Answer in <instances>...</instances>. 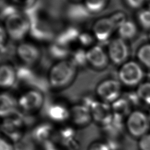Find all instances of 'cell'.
I'll use <instances>...</instances> for the list:
<instances>
[{"label": "cell", "mask_w": 150, "mask_h": 150, "mask_svg": "<svg viewBox=\"0 0 150 150\" xmlns=\"http://www.w3.org/2000/svg\"><path fill=\"white\" fill-rule=\"evenodd\" d=\"M79 70L69 59L54 62L47 72L48 84L54 90L66 88L75 81Z\"/></svg>", "instance_id": "1"}, {"label": "cell", "mask_w": 150, "mask_h": 150, "mask_svg": "<svg viewBox=\"0 0 150 150\" xmlns=\"http://www.w3.org/2000/svg\"><path fill=\"white\" fill-rule=\"evenodd\" d=\"M3 23L9 40L16 44L26 40L29 35L31 22L21 10L4 19Z\"/></svg>", "instance_id": "2"}, {"label": "cell", "mask_w": 150, "mask_h": 150, "mask_svg": "<svg viewBox=\"0 0 150 150\" xmlns=\"http://www.w3.org/2000/svg\"><path fill=\"white\" fill-rule=\"evenodd\" d=\"M15 55L21 64L33 68L41 61L42 51L38 43L25 40L16 44Z\"/></svg>", "instance_id": "3"}, {"label": "cell", "mask_w": 150, "mask_h": 150, "mask_svg": "<svg viewBox=\"0 0 150 150\" xmlns=\"http://www.w3.org/2000/svg\"><path fill=\"white\" fill-rule=\"evenodd\" d=\"M18 107L25 112L30 113L40 110L45 103V96L38 88H30L23 92L17 100Z\"/></svg>", "instance_id": "4"}, {"label": "cell", "mask_w": 150, "mask_h": 150, "mask_svg": "<svg viewBox=\"0 0 150 150\" xmlns=\"http://www.w3.org/2000/svg\"><path fill=\"white\" fill-rule=\"evenodd\" d=\"M150 121L148 116L140 111L130 113L127 121V127L131 135L141 137L147 134L149 128Z\"/></svg>", "instance_id": "5"}, {"label": "cell", "mask_w": 150, "mask_h": 150, "mask_svg": "<svg viewBox=\"0 0 150 150\" xmlns=\"http://www.w3.org/2000/svg\"><path fill=\"white\" fill-rule=\"evenodd\" d=\"M118 76L121 81L128 86H135L139 84L144 77V71L135 62L124 63L120 69Z\"/></svg>", "instance_id": "6"}, {"label": "cell", "mask_w": 150, "mask_h": 150, "mask_svg": "<svg viewBox=\"0 0 150 150\" xmlns=\"http://www.w3.org/2000/svg\"><path fill=\"white\" fill-rule=\"evenodd\" d=\"M29 36L37 43H48L49 44L54 40L56 34L47 23L39 18L31 22Z\"/></svg>", "instance_id": "7"}, {"label": "cell", "mask_w": 150, "mask_h": 150, "mask_svg": "<svg viewBox=\"0 0 150 150\" xmlns=\"http://www.w3.org/2000/svg\"><path fill=\"white\" fill-rule=\"evenodd\" d=\"M96 91L97 96L104 102L112 103L119 98L121 93V84L115 80H105L97 85Z\"/></svg>", "instance_id": "8"}, {"label": "cell", "mask_w": 150, "mask_h": 150, "mask_svg": "<svg viewBox=\"0 0 150 150\" xmlns=\"http://www.w3.org/2000/svg\"><path fill=\"white\" fill-rule=\"evenodd\" d=\"M114 29L110 18H103L93 23L91 33L95 40L101 45L108 42Z\"/></svg>", "instance_id": "9"}, {"label": "cell", "mask_w": 150, "mask_h": 150, "mask_svg": "<svg viewBox=\"0 0 150 150\" xmlns=\"http://www.w3.org/2000/svg\"><path fill=\"white\" fill-rule=\"evenodd\" d=\"M18 83L16 67L11 63L0 64V88L9 90L15 87Z\"/></svg>", "instance_id": "10"}, {"label": "cell", "mask_w": 150, "mask_h": 150, "mask_svg": "<svg viewBox=\"0 0 150 150\" xmlns=\"http://www.w3.org/2000/svg\"><path fill=\"white\" fill-rule=\"evenodd\" d=\"M108 56L115 64H121L125 62L128 56V46L124 40L120 38L114 39L108 45Z\"/></svg>", "instance_id": "11"}, {"label": "cell", "mask_w": 150, "mask_h": 150, "mask_svg": "<svg viewBox=\"0 0 150 150\" xmlns=\"http://www.w3.org/2000/svg\"><path fill=\"white\" fill-rule=\"evenodd\" d=\"M87 66L101 69L105 67L108 63V57L100 45H93L86 50Z\"/></svg>", "instance_id": "12"}, {"label": "cell", "mask_w": 150, "mask_h": 150, "mask_svg": "<svg viewBox=\"0 0 150 150\" xmlns=\"http://www.w3.org/2000/svg\"><path fill=\"white\" fill-rule=\"evenodd\" d=\"M64 14L66 18L73 23L83 22L91 15L82 2H70L66 7Z\"/></svg>", "instance_id": "13"}, {"label": "cell", "mask_w": 150, "mask_h": 150, "mask_svg": "<svg viewBox=\"0 0 150 150\" xmlns=\"http://www.w3.org/2000/svg\"><path fill=\"white\" fill-rule=\"evenodd\" d=\"M90 110L93 120L103 126L108 124L113 116L111 107L105 102L94 100L90 107Z\"/></svg>", "instance_id": "14"}, {"label": "cell", "mask_w": 150, "mask_h": 150, "mask_svg": "<svg viewBox=\"0 0 150 150\" xmlns=\"http://www.w3.org/2000/svg\"><path fill=\"white\" fill-rule=\"evenodd\" d=\"M58 138L67 150H80V142L74 128L69 126L62 128L58 132Z\"/></svg>", "instance_id": "15"}, {"label": "cell", "mask_w": 150, "mask_h": 150, "mask_svg": "<svg viewBox=\"0 0 150 150\" xmlns=\"http://www.w3.org/2000/svg\"><path fill=\"white\" fill-rule=\"evenodd\" d=\"M53 134V127L48 122H42L38 124L33 128L30 133L33 141L42 145L46 142L52 141V138Z\"/></svg>", "instance_id": "16"}, {"label": "cell", "mask_w": 150, "mask_h": 150, "mask_svg": "<svg viewBox=\"0 0 150 150\" xmlns=\"http://www.w3.org/2000/svg\"><path fill=\"white\" fill-rule=\"evenodd\" d=\"M70 118L79 127L87 126L93 120L90 108L81 103L75 104L71 107L70 110Z\"/></svg>", "instance_id": "17"}, {"label": "cell", "mask_w": 150, "mask_h": 150, "mask_svg": "<svg viewBox=\"0 0 150 150\" xmlns=\"http://www.w3.org/2000/svg\"><path fill=\"white\" fill-rule=\"evenodd\" d=\"M80 32V30L74 25L67 26L56 34L54 41L71 49L73 45H77Z\"/></svg>", "instance_id": "18"}, {"label": "cell", "mask_w": 150, "mask_h": 150, "mask_svg": "<svg viewBox=\"0 0 150 150\" xmlns=\"http://www.w3.org/2000/svg\"><path fill=\"white\" fill-rule=\"evenodd\" d=\"M47 117L55 122H63L70 118V110L61 103H51L46 109Z\"/></svg>", "instance_id": "19"}, {"label": "cell", "mask_w": 150, "mask_h": 150, "mask_svg": "<svg viewBox=\"0 0 150 150\" xmlns=\"http://www.w3.org/2000/svg\"><path fill=\"white\" fill-rule=\"evenodd\" d=\"M18 101L11 94L0 93V117L6 118L18 110Z\"/></svg>", "instance_id": "20"}, {"label": "cell", "mask_w": 150, "mask_h": 150, "mask_svg": "<svg viewBox=\"0 0 150 150\" xmlns=\"http://www.w3.org/2000/svg\"><path fill=\"white\" fill-rule=\"evenodd\" d=\"M71 52V49L62 45L54 40L48 45L47 52L49 56L54 62L69 59Z\"/></svg>", "instance_id": "21"}, {"label": "cell", "mask_w": 150, "mask_h": 150, "mask_svg": "<svg viewBox=\"0 0 150 150\" xmlns=\"http://www.w3.org/2000/svg\"><path fill=\"white\" fill-rule=\"evenodd\" d=\"M69 59L79 69L87 66L86 50L79 47L71 49Z\"/></svg>", "instance_id": "22"}, {"label": "cell", "mask_w": 150, "mask_h": 150, "mask_svg": "<svg viewBox=\"0 0 150 150\" xmlns=\"http://www.w3.org/2000/svg\"><path fill=\"white\" fill-rule=\"evenodd\" d=\"M118 29L119 36L123 40L131 39L136 35L137 32L135 24L132 21L128 20Z\"/></svg>", "instance_id": "23"}, {"label": "cell", "mask_w": 150, "mask_h": 150, "mask_svg": "<svg viewBox=\"0 0 150 150\" xmlns=\"http://www.w3.org/2000/svg\"><path fill=\"white\" fill-rule=\"evenodd\" d=\"M111 109L114 115L122 117V116L126 115L129 112L128 101L125 98H119L112 103Z\"/></svg>", "instance_id": "24"}, {"label": "cell", "mask_w": 150, "mask_h": 150, "mask_svg": "<svg viewBox=\"0 0 150 150\" xmlns=\"http://www.w3.org/2000/svg\"><path fill=\"white\" fill-rule=\"evenodd\" d=\"M107 2L108 0H83L82 2L91 15L101 12L106 6Z\"/></svg>", "instance_id": "25"}, {"label": "cell", "mask_w": 150, "mask_h": 150, "mask_svg": "<svg viewBox=\"0 0 150 150\" xmlns=\"http://www.w3.org/2000/svg\"><path fill=\"white\" fill-rule=\"evenodd\" d=\"M95 40L91 32L80 30L77 41V47L87 50L94 45L93 43Z\"/></svg>", "instance_id": "26"}, {"label": "cell", "mask_w": 150, "mask_h": 150, "mask_svg": "<svg viewBox=\"0 0 150 150\" xmlns=\"http://www.w3.org/2000/svg\"><path fill=\"white\" fill-rule=\"evenodd\" d=\"M31 67L21 64L19 67H16L18 79L19 81L29 82L33 80V73Z\"/></svg>", "instance_id": "27"}, {"label": "cell", "mask_w": 150, "mask_h": 150, "mask_svg": "<svg viewBox=\"0 0 150 150\" xmlns=\"http://www.w3.org/2000/svg\"><path fill=\"white\" fill-rule=\"evenodd\" d=\"M35 143L30 134H25L20 141L15 144V150H35Z\"/></svg>", "instance_id": "28"}, {"label": "cell", "mask_w": 150, "mask_h": 150, "mask_svg": "<svg viewBox=\"0 0 150 150\" xmlns=\"http://www.w3.org/2000/svg\"><path fill=\"white\" fill-rule=\"evenodd\" d=\"M137 94L139 99L150 105V82L141 84L137 89Z\"/></svg>", "instance_id": "29"}, {"label": "cell", "mask_w": 150, "mask_h": 150, "mask_svg": "<svg viewBox=\"0 0 150 150\" xmlns=\"http://www.w3.org/2000/svg\"><path fill=\"white\" fill-rule=\"evenodd\" d=\"M137 57L143 64L150 68V44L142 46L137 52Z\"/></svg>", "instance_id": "30"}, {"label": "cell", "mask_w": 150, "mask_h": 150, "mask_svg": "<svg viewBox=\"0 0 150 150\" xmlns=\"http://www.w3.org/2000/svg\"><path fill=\"white\" fill-rule=\"evenodd\" d=\"M9 39L3 23L0 22V54L5 53L8 47Z\"/></svg>", "instance_id": "31"}, {"label": "cell", "mask_w": 150, "mask_h": 150, "mask_svg": "<svg viewBox=\"0 0 150 150\" xmlns=\"http://www.w3.org/2000/svg\"><path fill=\"white\" fill-rule=\"evenodd\" d=\"M140 25L145 29L150 30V9H144L139 12L138 15Z\"/></svg>", "instance_id": "32"}, {"label": "cell", "mask_w": 150, "mask_h": 150, "mask_svg": "<svg viewBox=\"0 0 150 150\" xmlns=\"http://www.w3.org/2000/svg\"><path fill=\"white\" fill-rule=\"evenodd\" d=\"M21 11L27 9L39 3V0H8Z\"/></svg>", "instance_id": "33"}, {"label": "cell", "mask_w": 150, "mask_h": 150, "mask_svg": "<svg viewBox=\"0 0 150 150\" xmlns=\"http://www.w3.org/2000/svg\"><path fill=\"white\" fill-rule=\"evenodd\" d=\"M109 18L111 20L115 29H118L127 21L125 13L122 12H117L114 13Z\"/></svg>", "instance_id": "34"}, {"label": "cell", "mask_w": 150, "mask_h": 150, "mask_svg": "<svg viewBox=\"0 0 150 150\" xmlns=\"http://www.w3.org/2000/svg\"><path fill=\"white\" fill-rule=\"evenodd\" d=\"M138 146L140 150H150V134H146L140 138Z\"/></svg>", "instance_id": "35"}, {"label": "cell", "mask_w": 150, "mask_h": 150, "mask_svg": "<svg viewBox=\"0 0 150 150\" xmlns=\"http://www.w3.org/2000/svg\"><path fill=\"white\" fill-rule=\"evenodd\" d=\"M0 150H15V146L7 139L0 137Z\"/></svg>", "instance_id": "36"}, {"label": "cell", "mask_w": 150, "mask_h": 150, "mask_svg": "<svg viewBox=\"0 0 150 150\" xmlns=\"http://www.w3.org/2000/svg\"><path fill=\"white\" fill-rule=\"evenodd\" d=\"M127 5L133 9H137L140 8L145 0H125Z\"/></svg>", "instance_id": "37"}, {"label": "cell", "mask_w": 150, "mask_h": 150, "mask_svg": "<svg viewBox=\"0 0 150 150\" xmlns=\"http://www.w3.org/2000/svg\"><path fill=\"white\" fill-rule=\"evenodd\" d=\"M88 150H109L107 145L103 143L96 142L93 143L89 147Z\"/></svg>", "instance_id": "38"}, {"label": "cell", "mask_w": 150, "mask_h": 150, "mask_svg": "<svg viewBox=\"0 0 150 150\" xmlns=\"http://www.w3.org/2000/svg\"><path fill=\"white\" fill-rule=\"evenodd\" d=\"M42 146V150H60L52 141L46 142Z\"/></svg>", "instance_id": "39"}, {"label": "cell", "mask_w": 150, "mask_h": 150, "mask_svg": "<svg viewBox=\"0 0 150 150\" xmlns=\"http://www.w3.org/2000/svg\"><path fill=\"white\" fill-rule=\"evenodd\" d=\"M8 2V0H0V12Z\"/></svg>", "instance_id": "40"}, {"label": "cell", "mask_w": 150, "mask_h": 150, "mask_svg": "<svg viewBox=\"0 0 150 150\" xmlns=\"http://www.w3.org/2000/svg\"><path fill=\"white\" fill-rule=\"evenodd\" d=\"M70 2H83V0H69Z\"/></svg>", "instance_id": "41"}, {"label": "cell", "mask_w": 150, "mask_h": 150, "mask_svg": "<svg viewBox=\"0 0 150 150\" xmlns=\"http://www.w3.org/2000/svg\"><path fill=\"white\" fill-rule=\"evenodd\" d=\"M146 1H147V3H148V4L149 9H150V0H146Z\"/></svg>", "instance_id": "42"}, {"label": "cell", "mask_w": 150, "mask_h": 150, "mask_svg": "<svg viewBox=\"0 0 150 150\" xmlns=\"http://www.w3.org/2000/svg\"><path fill=\"white\" fill-rule=\"evenodd\" d=\"M148 117H149V121H150V111H149V116H148Z\"/></svg>", "instance_id": "43"}, {"label": "cell", "mask_w": 150, "mask_h": 150, "mask_svg": "<svg viewBox=\"0 0 150 150\" xmlns=\"http://www.w3.org/2000/svg\"><path fill=\"white\" fill-rule=\"evenodd\" d=\"M149 39H150V32H149Z\"/></svg>", "instance_id": "44"}, {"label": "cell", "mask_w": 150, "mask_h": 150, "mask_svg": "<svg viewBox=\"0 0 150 150\" xmlns=\"http://www.w3.org/2000/svg\"><path fill=\"white\" fill-rule=\"evenodd\" d=\"M0 131H1V125H0Z\"/></svg>", "instance_id": "45"}]
</instances>
